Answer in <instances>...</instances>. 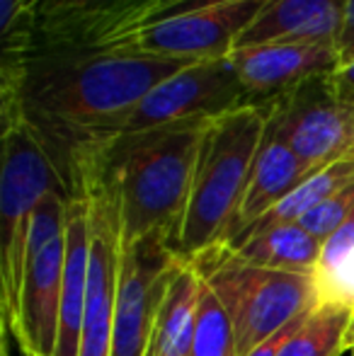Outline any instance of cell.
Listing matches in <instances>:
<instances>
[{
  "label": "cell",
  "instance_id": "obj_27",
  "mask_svg": "<svg viewBox=\"0 0 354 356\" xmlns=\"http://www.w3.org/2000/svg\"><path fill=\"white\" fill-rule=\"evenodd\" d=\"M19 354H22V352H19ZM3 356H10V337H5L3 339ZM24 356V354H22Z\"/></svg>",
  "mask_w": 354,
  "mask_h": 356
},
{
  "label": "cell",
  "instance_id": "obj_17",
  "mask_svg": "<svg viewBox=\"0 0 354 356\" xmlns=\"http://www.w3.org/2000/svg\"><path fill=\"white\" fill-rule=\"evenodd\" d=\"M202 291L204 279L199 269L189 259L177 257L158 303L146 356H189Z\"/></svg>",
  "mask_w": 354,
  "mask_h": 356
},
{
  "label": "cell",
  "instance_id": "obj_7",
  "mask_svg": "<svg viewBox=\"0 0 354 356\" xmlns=\"http://www.w3.org/2000/svg\"><path fill=\"white\" fill-rule=\"evenodd\" d=\"M267 112V129L301 158L311 172L354 163V99L340 95L335 73L306 80Z\"/></svg>",
  "mask_w": 354,
  "mask_h": 356
},
{
  "label": "cell",
  "instance_id": "obj_30",
  "mask_svg": "<svg viewBox=\"0 0 354 356\" xmlns=\"http://www.w3.org/2000/svg\"><path fill=\"white\" fill-rule=\"evenodd\" d=\"M170 3H172V0H170Z\"/></svg>",
  "mask_w": 354,
  "mask_h": 356
},
{
  "label": "cell",
  "instance_id": "obj_3",
  "mask_svg": "<svg viewBox=\"0 0 354 356\" xmlns=\"http://www.w3.org/2000/svg\"><path fill=\"white\" fill-rule=\"evenodd\" d=\"M267 131V112L241 107L209 122L194 165L192 192L172 254L192 259L228 245Z\"/></svg>",
  "mask_w": 354,
  "mask_h": 356
},
{
  "label": "cell",
  "instance_id": "obj_21",
  "mask_svg": "<svg viewBox=\"0 0 354 356\" xmlns=\"http://www.w3.org/2000/svg\"><path fill=\"white\" fill-rule=\"evenodd\" d=\"M350 184H354V163L330 165V168L311 175L303 184H298L287 199H282L265 218H260L255 225H250L246 233L269 228V225H279V223H298L303 216L311 213L313 209L321 207L325 199L335 197L337 192H342V189L350 187ZM241 235H238V238H241Z\"/></svg>",
  "mask_w": 354,
  "mask_h": 356
},
{
  "label": "cell",
  "instance_id": "obj_16",
  "mask_svg": "<svg viewBox=\"0 0 354 356\" xmlns=\"http://www.w3.org/2000/svg\"><path fill=\"white\" fill-rule=\"evenodd\" d=\"M90 264L88 202L83 194H71L66 228V269H63L61 325H58L56 356H81L83 320H86Z\"/></svg>",
  "mask_w": 354,
  "mask_h": 356
},
{
  "label": "cell",
  "instance_id": "obj_12",
  "mask_svg": "<svg viewBox=\"0 0 354 356\" xmlns=\"http://www.w3.org/2000/svg\"><path fill=\"white\" fill-rule=\"evenodd\" d=\"M250 107H269L323 73L340 71L337 42H272L231 54Z\"/></svg>",
  "mask_w": 354,
  "mask_h": 356
},
{
  "label": "cell",
  "instance_id": "obj_8",
  "mask_svg": "<svg viewBox=\"0 0 354 356\" xmlns=\"http://www.w3.org/2000/svg\"><path fill=\"white\" fill-rule=\"evenodd\" d=\"M71 194L86 197L90 225L88 296L81 356H109L124 252L119 209L107 187L92 172L78 175L76 182L71 184Z\"/></svg>",
  "mask_w": 354,
  "mask_h": 356
},
{
  "label": "cell",
  "instance_id": "obj_1",
  "mask_svg": "<svg viewBox=\"0 0 354 356\" xmlns=\"http://www.w3.org/2000/svg\"><path fill=\"white\" fill-rule=\"evenodd\" d=\"M192 63L129 49H34L0 73L3 124H24L68 189L83 163L122 136L138 102Z\"/></svg>",
  "mask_w": 354,
  "mask_h": 356
},
{
  "label": "cell",
  "instance_id": "obj_9",
  "mask_svg": "<svg viewBox=\"0 0 354 356\" xmlns=\"http://www.w3.org/2000/svg\"><path fill=\"white\" fill-rule=\"evenodd\" d=\"M250 107L231 56L199 61L170 75L138 102L122 134L170 127L194 119H216Z\"/></svg>",
  "mask_w": 354,
  "mask_h": 356
},
{
  "label": "cell",
  "instance_id": "obj_26",
  "mask_svg": "<svg viewBox=\"0 0 354 356\" xmlns=\"http://www.w3.org/2000/svg\"><path fill=\"white\" fill-rule=\"evenodd\" d=\"M335 85H337V90H340L342 97L354 99V63L342 66L340 71L335 73Z\"/></svg>",
  "mask_w": 354,
  "mask_h": 356
},
{
  "label": "cell",
  "instance_id": "obj_29",
  "mask_svg": "<svg viewBox=\"0 0 354 356\" xmlns=\"http://www.w3.org/2000/svg\"><path fill=\"white\" fill-rule=\"evenodd\" d=\"M29 3H32V0H29Z\"/></svg>",
  "mask_w": 354,
  "mask_h": 356
},
{
  "label": "cell",
  "instance_id": "obj_2",
  "mask_svg": "<svg viewBox=\"0 0 354 356\" xmlns=\"http://www.w3.org/2000/svg\"><path fill=\"white\" fill-rule=\"evenodd\" d=\"M209 122L211 119H194L122 134L73 175L76 182L81 172H92L107 187L119 209L124 245L161 238L170 252L175 250Z\"/></svg>",
  "mask_w": 354,
  "mask_h": 356
},
{
  "label": "cell",
  "instance_id": "obj_5",
  "mask_svg": "<svg viewBox=\"0 0 354 356\" xmlns=\"http://www.w3.org/2000/svg\"><path fill=\"white\" fill-rule=\"evenodd\" d=\"M66 192L49 153L24 124H3L0 175V334L13 337L19 313L29 223L42 199ZM71 197V194H68Z\"/></svg>",
  "mask_w": 354,
  "mask_h": 356
},
{
  "label": "cell",
  "instance_id": "obj_24",
  "mask_svg": "<svg viewBox=\"0 0 354 356\" xmlns=\"http://www.w3.org/2000/svg\"><path fill=\"white\" fill-rule=\"evenodd\" d=\"M337 47H340V68L354 63V0H347L345 24H342V34Z\"/></svg>",
  "mask_w": 354,
  "mask_h": 356
},
{
  "label": "cell",
  "instance_id": "obj_15",
  "mask_svg": "<svg viewBox=\"0 0 354 356\" xmlns=\"http://www.w3.org/2000/svg\"><path fill=\"white\" fill-rule=\"evenodd\" d=\"M311 175H316V172H311V170L301 163V158H298L282 138L274 136L267 129L260 150H257L255 165H252L246 197H243L241 209H238L231 243L241 233H246L250 225H255L260 218H265L282 199H287L289 194H291L298 184L306 182Z\"/></svg>",
  "mask_w": 354,
  "mask_h": 356
},
{
  "label": "cell",
  "instance_id": "obj_28",
  "mask_svg": "<svg viewBox=\"0 0 354 356\" xmlns=\"http://www.w3.org/2000/svg\"><path fill=\"white\" fill-rule=\"evenodd\" d=\"M350 354L354 356V325H352V349H350Z\"/></svg>",
  "mask_w": 354,
  "mask_h": 356
},
{
  "label": "cell",
  "instance_id": "obj_4",
  "mask_svg": "<svg viewBox=\"0 0 354 356\" xmlns=\"http://www.w3.org/2000/svg\"><path fill=\"white\" fill-rule=\"evenodd\" d=\"M189 262L231 318L238 356L250 354L321 305L313 274L257 267L238 257L228 245L207 250Z\"/></svg>",
  "mask_w": 354,
  "mask_h": 356
},
{
  "label": "cell",
  "instance_id": "obj_11",
  "mask_svg": "<svg viewBox=\"0 0 354 356\" xmlns=\"http://www.w3.org/2000/svg\"><path fill=\"white\" fill-rule=\"evenodd\" d=\"M170 0H32L34 49H95L143 27Z\"/></svg>",
  "mask_w": 354,
  "mask_h": 356
},
{
  "label": "cell",
  "instance_id": "obj_23",
  "mask_svg": "<svg viewBox=\"0 0 354 356\" xmlns=\"http://www.w3.org/2000/svg\"><path fill=\"white\" fill-rule=\"evenodd\" d=\"M352 213H354V184L345 187L342 192H337L335 197L325 199L321 207H316L311 213H306L298 223L323 243V240L330 233H335Z\"/></svg>",
  "mask_w": 354,
  "mask_h": 356
},
{
  "label": "cell",
  "instance_id": "obj_18",
  "mask_svg": "<svg viewBox=\"0 0 354 356\" xmlns=\"http://www.w3.org/2000/svg\"><path fill=\"white\" fill-rule=\"evenodd\" d=\"M321 240L301 223H279L243 233L228 248L241 259L257 267L313 274L321 257Z\"/></svg>",
  "mask_w": 354,
  "mask_h": 356
},
{
  "label": "cell",
  "instance_id": "obj_14",
  "mask_svg": "<svg viewBox=\"0 0 354 356\" xmlns=\"http://www.w3.org/2000/svg\"><path fill=\"white\" fill-rule=\"evenodd\" d=\"M345 13L347 0H267L236 49L272 42H340Z\"/></svg>",
  "mask_w": 354,
  "mask_h": 356
},
{
  "label": "cell",
  "instance_id": "obj_19",
  "mask_svg": "<svg viewBox=\"0 0 354 356\" xmlns=\"http://www.w3.org/2000/svg\"><path fill=\"white\" fill-rule=\"evenodd\" d=\"M354 310L321 303L298 323L279 356H342L352 349Z\"/></svg>",
  "mask_w": 354,
  "mask_h": 356
},
{
  "label": "cell",
  "instance_id": "obj_22",
  "mask_svg": "<svg viewBox=\"0 0 354 356\" xmlns=\"http://www.w3.org/2000/svg\"><path fill=\"white\" fill-rule=\"evenodd\" d=\"M204 279V277H202ZM189 356H238L236 332L221 300L204 282Z\"/></svg>",
  "mask_w": 354,
  "mask_h": 356
},
{
  "label": "cell",
  "instance_id": "obj_20",
  "mask_svg": "<svg viewBox=\"0 0 354 356\" xmlns=\"http://www.w3.org/2000/svg\"><path fill=\"white\" fill-rule=\"evenodd\" d=\"M313 277L321 303L347 305L354 310V213L323 240Z\"/></svg>",
  "mask_w": 354,
  "mask_h": 356
},
{
  "label": "cell",
  "instance_id": "obj_6",
  "mask_svg": "<svg viewBox=\"0 0 354 356\" xmlns=\"http://www.w3.org/2000/svg\"><path fill=\"white\" fill-rule=\"evenodd\" d=\"M267 0H172L143 27L95 49H129L182 61H214L233 54Z\"/></svg>",
  "mask_w": 354,
  "mask_h": 356
},
{
  "label": "cell",
  "instance_id": "obj_13",
  "mask_svg": "<svg viewBox=\"0 0 354 356\" xmlns=\"http://www.w3.org/2000/svg\"><path fill=\"white\" fill-rule=\"evenodd\" d=\"M66 233L42 248L27 250L19 313L13 339L24 356H56L61 325Z\"/></svg>",
  "mask_w": 354,
  "mask_h": 356
},
{
  "label": "cell",
  "instance_id": "obj_25",
  "mask_svg": "<svg viewBox=\"0 0 354 356\" xmlns=\"http://www.w3.org/2000/svg\"><path fill=\"white\" fill-rule=\"evenodd\" d=\"M306 315H308V313H306ZM306 315H303V318H306ZM303 318H298L296 323H291L289 327H284L282 332H277L274 337H269L267 342H262L260 347H255L250 354H246V356H279V352H282V347H284V342H287V339L291 337L293 330L298 327V323H301Z\"/></svg>",
  "mask_w": 354,
  "mask_h": 356
},
{
  "label": "cell",
  "instance_id": "obj_10",
  "mask_svg": "<svg viewBox=\"0 0 354 356\" xmlns=\"http://www.w3.org/2000/svg\"><path fill=\"white\" fill-rule=\"evenodd\" d=\"M177 257L161 238L124 245L109 356H146L163 289Z\"/></svg>",
  "mask_w": 354,
  "mask_h": 356
}]
</instances>
